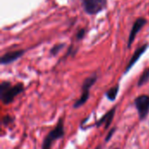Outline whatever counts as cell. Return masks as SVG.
I'll use <instances>...</instances> for the list:
<instances>
[{
  "label": "cell",
  "mask_w": 149,
  "mask_h": 149,
  "mask_svg": "<svg viewBox=\"0 0 149 149\" xmlns=\"http://www.w3.org/2000/svg\"><path fill=\"white\" fill-rule=\"evenodd\" d=\"M24 91V85L17 83L14 86L10 81L3 80L0 83V99L4 105L13 102L14 99Z\"/></svg>",
  "instance_id": "1"
},
{
  "label": "cell",
  "mask_w": 149,
  "mask_h": 149,
  "mask_svg": "<svg viewBox=\"0 0 149 149\" xmlns=\"http://www.w3.org/2000/svg\"><path fill=\"white\" fill-rule=\"evenodd\" d=\"M65 134V120L64 118H59L57 125L54 127L52 130H51L45 138L43 141L42 149H52V144L54 141L62 139Z\"/></svg>",
  "instance_id": "2"
},
{
  "label": "cell",
  "mask_w": 149,
  "mask_h": 149,
  "mask_svg": "<svg viewBox=\"0 0 149 149\" xmlns=\"http://www.w3.org/2000/svg\"><path fill=\"white\" fill-rule=\"evenodd\" d=\"M98 80V75L96 73L87 77L83 84H82V93L81 96L74 102L73 104V108H79L82 106H84L86 101L88 100L89 97H90V89L93 87V86L97 82Z\"/></svg>",
  "instance_id": "3"
},
{
  "label": "cell",
  "mask_w": 149,
  "mask_h": 149,
  "mask_svg": "<svg viewBox=\"0 0 149 149\" xmlns=\"http://www.w3.org/2000/svg\"><path fill=\"white\" fill-rule=\"evenodd\" d=\"M134 107L138 112L139 120L143 121L147 119L149 113V95L141 94L134 99Z\"/></svg>",
  "instance_id": "4"
},
{
  "label": "cell",
  "mask_w": 149,
  "mask_h": 149,
  "mask_svg": "<svg viewBox=\"0 0 149 149\" xmlns=\"http://www.w3.org/2000/svg\"><path fill=\"white\" fill-rule=\"evenodd\" d=\"M84 10L89 15H95L104 10L107 5V0H81Z\"/></svg>",
  "instance_id": "5"
},
{
  "label": "cell",
  "mask_w": 149,
  "mask_h": 149,
  "mask_svg": "<svg viewBox=\"0 0 149 149\" xmlns=\"http://www.w3.org/2000/svg\"><path fill=\"white\" fill-rule=\"evenodd\" d=\"M146 24H147V20L144 17H139L134 21V23L132 26V29L130 31V33H129V38H128V42H127V47L128 48L131 47L132 44L134 43V41L135 39L137 33L142 29V27Z\"/></svg>",
  "instance_id": "6"
},
{
  "label": "cell",
  "mask_w": 149,
  "mask_h": 149,
  "mask_svg": "<svg viewBox=\"0 0 149 149\" xmlns=\"http://www.w3.org/2000/svg\"><path fill=\"white\" fill-rule=\"evenodd\" d=\"M24 52H25V50H16V51H11V52H6V53H4L1 57L0 64L2 65L11 64L14 61H16L18 58H20L24 55Z\"/></svg>",
  "instance_id": "7"
},
{
  "label": "cell",
  "mask_w": 149,
  "mask_h": 149,
  "mask_svg": "<svg viewBox=\"0 0 149 149\" xmlns=\"http://www.w3.org/2000/svg\"><path fill=\"white\" fill-rule=\"evenodd\" d=\"M115 112H116V107H113L111 110H109L108 112H107L96 123H95V127H101L103 124H105V129L107 130V128H109V127L111 126L113 120L114 118L115 115Z\"/></svg>",
  "instance_id": "8"
},
{
  "label": "cell",
  "mask_w": 149,
  "mask_h": 149,
  "mask_svg": "<svg viewBox=\"0 0 149 149\" xmlns=\"http://www.w3.org/2000/svg\"><path fill=\"white\" fill-rule=\"evenodd\" d=\"M148 47V44H145V45H143L142 46L139 47V48L134 52V55L132 56V58H130V60H129L127 65L126 66V69H125V72H124L125 74H127V73L132 69V67H133V66L135 65V63L140 59V58L142 56V54L147 51Z\"/></svg>",
  "instance_id": "9"
},
{
  "label": "cell",
  "mask_w": 149,
  "mask_h": 149,
  "mask_svg": "<svg viewBox=\"0 0 149 149\" xmlns=\"http://www.w3.org/2000/svg\"><path fill=\"white\" fill-rule=\"evenodd\" d=\"M119 91H120V85L117 84L116 86L111 87L110 89H108L106 93H105V96L106 98L110 100V101H114L118 96V93H119Z\"/></svg>",
  "instance_id": "10"
},
{
  "label": "cell",
  "mask_w": 149,
  "mask_h": 149,
  "mask_svg": "<svg viewBox=\"0 0 149 149\" xmlns=\"http://www.w3.org/2000/svg\"><path fill=\"white\" fill-rule=\"evenodd\" d=\"M149 81V67L146 68L142 73L141 74L139 79H138V82H137V86L138 87H141L143 86L145 84H147Z\"/></svg>",
  "instance_id": "11"
},
{
  "label": "cell",
  "mask_w": 149,
  "mask_h": 149,
  "mask_svg": "<svg viewBox=\"0 0 149 149\" xmlns=\"http://www.w3.org/2000/svg\"><path fill=\"white\" fill-rule=\"evenodd\" d=\"M64 46H65V44H63V43H60V44H57V45H55L51 49V51H50V54H51V55H52V56L57 55Z\"/></svg>",
  "instance_id": "12"
},
{
  "label": "cell",
  "mask_w": 149,
  "mask_h": 149,
  "mask_svg": "<svg viewBox=\"0 0 149 149\" xmlns=\"http://www.w3.org/2000/svg\"><path fill=\"white\" fill-rule=\"evenodd\" d=\"M13 121H14V118L11 117V116L9 115V114L4 115V116L3 117V119H2V123H3V125L5 126V127H7V126L10 125V124H12Z\"/></svg>",
  "instance_id": "13"
},
{
  "label": "cell",
  "mask_w": 149,
  "mask_h": 149,
  "mask_svg": "<svg viewBox=\"0 0 149 149\" xmlns=\"http://www.w3.org/2000/svg\"><path fill=\"white\" fill-rule=\"evenodd\" d=\"M116 130H117V127H113V128L110 129V131L108 132V134H107V136H106V138H105V143H107V142L112 139V137L113 136V134H114V133L116 132Z\"/></svg>",
  "instance_id": "14"
},
{
  "label": "cell",
  "mask_w": 149,
  "mask_h": 149,
  "mask_svg": "<svg viewBox=\"0 0 149 149\" xmlns=\"http://www.w3.org/2000/svg\"><path fill=\"white\" fill-rule=\"evenodd\" d=\"M85 34H86V29L82 28V29L79 30V31L77 32V35H76V37H77V39H78V40H80V39H82V38H84Z\"/></svg>",
  "instance_id": "15"
},
{
  "label": "cell",
  "mask_w": 149,
  "mask_h": 149,
  "mask_svg": "<svg viewBox=\"0 0 149 149\" xmlns=\"http://www.w3.org/2000/svg\"><path fill=\"white\" fill-rule=\"evenodd\" d=\"M100 148H101V145H99V146H98V147H97L95 149H100Z\"/></svg>",
  "instance_id": "16"
},
{
  "label": "cell",
  "mask_w": 149,
  "mask_h": 149,
  "mask_svg": "<svg viewBox=\"0 0 149 149\" xmlns=\"http://www.w3.org/2000/svg\"><path fill=\"white\" fill-rule=\"evenodd\" d=\"M115 149H120V148H115Z\"/></svg>",
  "instance_id": "17"
}]
</instances>
